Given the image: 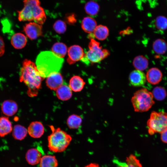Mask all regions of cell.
<instances>
[{"mask_svg":"<svg viewBox=\"0 0 167 167\" xmlns=\"http://www.w3.org/2000/svg\"><path fill=\"white\" fill-rule=\"evenodd\" d=\"M43 78L41 76L35 64L26 59L23 63L20 73V81L24 82L28 88V93L30 96L37 95L41 88Z\"/></svg>","mask_w":167,"mask_h":167,"instance_id":"obj_1","label":"cell"},{"mask_svg":"<svg viewBox=\"0 0 167 167\" xmlns=\"http://www.w3.org/2000/svg\"><path fill=\"white\" fill-rule=\"evenodd\" d=\"M63 58H59L52 51L40 52L36 60V65L41 76L44 79L51 74L59 72L64 62Z\"/></svg>","mask_w":167,"mask_h":167,"instance_id":"obj_2","label":"cell"},{"mask_svg":"<svg viewBox=\"0 0 167 167\" xmlns=\"http://www.w3.org/2000/svg\"><path fill=\"white\" fill-rule=\"evenodd\" d=\"M24 7L18 11L19 21H31L40 24H43L46 19L43 8L40 6L39 0H24Z\"/></svg>","mask_w":167,"mask_h":167,"instance_id":"obj_3","label":"cell"},{"mask_svg":"<svg viewBox=\"0 0 167 167\" xmlns=\"http://www.w3.org/2000/svg\"><path fill=\"white\" fill-rule=\"evenodd\" d=\"M50 127L52 133L48 137L49 149L55 152L64 151L71 141V136L60 128L55 129L52 126Z\"/></svg>","mask_w":167,"mask_h":167,"instance_id":"obj_4","label":"cell"},{"mask_svg":"<svg viewBox=\"0 0 167 167\" xmlns=\"http://www.w3.org/2000/svg\"><path fill=\"white\" fill-rule=\"evenodd\" d=\"M152 92L145 88L136 91L131 98L134 110L142 112L148 111L154 104Z\"/></svg>","mask_w":167,"mask_h":167,"instance_id":"obj_5","label":"cell"},{"mask_svg":"<svg viewBox=\"0 0 167 167\" xmlns=\"http://www.w3.org/2000/svg\"><path fill=\"white\" fill-rule=\"evenodd\" d=\"M89 50L85 53L81 60L84 62L96 63L98 62L108 56L109 51L106 49H102L99 42L91 39L88 45Z\"/></svg>","mask_w":167,"mask_h":167,"instance_id":"obj_6","label":"cell"},{"mask_svg":"<svg viewBox=\"0 0 167 167\" xmlns=\"http://www.w3.org/2000/svg\"><path fill=\"white\" fill-rule=\"evenodd\" d=\"M147 125L150 135L161 133L167 128V113L164 112L153 111L147 121Z\"/></svg>","mask_w":167,"mask_h":167,"instance_id":"obj_7","label":"cell"},{"mask_svg":"<svg viewBox=\"0 0 167 167\" xmlns=\"http://www.w3.org/2000/svg\"><path fill=\"white\" fill-rule=\"evenodd\" d=\"M24 30L27 36L31 40L37 38L42 34L41 25L35 22L26 24L24 27Z\"/></svg>","mask_w":167,"mask_h":167,"instance_id":"obj_8","label":"cell"},{"mask_svg":"<svg viewBox=\"0 0 167 167\" xmlns=\"http://www.w3.org/2000/svg\"><path fill=\"white\" fill-rule=\"evenodd\" d=\"M68 63L72 64L81 60L84 55L82 48L78 45H74L70 46L68 50Z\"/></svg>","mask_w":167,"mask_h":167,"instance_id":"obj_9","label":"cell"},{"mask_svg":"<svg viewBox=\"0 0 167 167\" xmlns=\"http://www.w3.org/2000/svg\"><path fill=\"white\" fill-rule=\"evenodd\" d=\"M146 76L142 71L136 70L132 71L129 76V80L131 84L133 86L141 87L145 84Z\"/></svg>","mask_w":167,"mask_h":167,"instance_id":"obj_10","label":"cell"},{"mask_svg":"<svg viewBox=\"0 0 167 167\" xmlns=\"http://www.w3.org/2000/svg\"><path fill=\"white\" fill-rule=\"evenodd\" d=\"M46 83L47 86L50 89L56 91L63 84V77L59 72L52 73L47 77Z\"/></svg>","mask_w":167,"mask_h":167,"instance_id":"obj_11","label":"cell"},{"mask_svg":"<svg viewBox=\"0 0 167 167\" xmlns=\"http://www.w3.org/2000/svg\"><path fill=\"white\" fill-rule=\"evenodd\" d=\"M28 132L29 135L33 138H38L43 135L44 128L40 122L35 121L32 122L28 127Z\"/></svg>","mask_w":167,"mask_h":167,"instance_id":"obj_12","label":"cell"},{"mask_svg":"<svg viewBox=\"0 0 167 167\" xmlns=\"http://www.w3.org/2000/svg\"><path fill=\"white\" fill-rule=\"evenodd\" d=\"M146 76V79L149 83L155 85L159 84L161 80L162 74L158 68L153 67L148 71Z\"/></svg>","mask_w":167,"mask_h":167,"instance_id":"obj_13","label":"cell"},{"mask_svg":"<svg viewBox=\"0 0 167 167\" xmlns=\"http://www.w3.org/2000/svg\"><path fill=\"white\" fill-rule=\"evenodd\" d=\"M42 154L38 149L31 148L27 151L25 158L27 162L30 165H34L39 163L42 157Z\"/></svg>","mask_w":167,"mask_h":167,"instance_id":"obj_14","label":"cell"},{"mask_svg":"<svg viewBox=\"0 0 167 167\" xmlns=\"http://www.w3.org/2000/svg\"><path fill=\"white\" fill-rule=\"evenodd\" d=\"M18 108L16 103L11 100L4 101L1 106L2 112L7 116H11L14 115L17 112Z\"/></svg>","mask_w":167,"mask_h":167,"instance_id":"obj_15","label":"cell"},{"mask_svg":"<svg viewBox=\"0 0 167 167\" xmlns=\"http://www.w3.org/2000/svg\"><path fill=\"white\" fill-rule=\"evenodd\" d=\"M12 130V125L9 118L6 116L0 117V137L5 136Z\"/></svg>","mask_w":167,"mask_h":167,"instance_id":"obj_16","label":"cell"},{"mask_svg":"<svg viewBox=\"0 0 167 167\" xmlns=\"http://www.w3.org/2000/svg\"><path fill=\"white\" fill-rule=\"evenodd\" d=\"M27 39L22 33H17L15 34L11 37V43L13 47L16 49H21L26 45Z\"/></svg>","mask_w":167,"mask_h":167,"instance_id":"obj_17","label":"cell"},{"mask_svg":"<svg viewBox=\"0 0 167 167\" xmlns=\"http://www.w3.org/2000/svg\"><path fill=\"white\" fill-rule=\"evenodd\" d=\"M69 86L63 84L56 90L57 97L62 101H66L71 97L72 92Z\"/></svg>","mask_w":167,"mask_h":167,"instance_id":"obj_18","label":"cell"},{"mask_svg":"<svg viewBox=\"0 0 167 167\" xmlns=\"http://www.w3.org/2000/svg\"><path fill=\"white\" fill-rule=\"evenodd\" d=\"M85 84V83L80 77L75 75L70 79L69 86L73 91L79 92L83 89Z\"/></svg>","mask_w":167,"mask_h":167,"instance_id":"obj_19","label":"cell"},{"mask_svg":"<svg viewBox=\"0 0 167 167\" xmlns=\"http://www.w3.org/2000/svg\"><path fill=\"white\" fill-rule=\"evenodd\" d=\"M97 26L96 21L91 17H84L81 23L82 29L85 32L88 33L93 32Z\"/></svg>","mask_w":167,"mask_h":167,"instance_id":"obj_20","label":"cell"},{"mask_svg":"<svg viewBox=\"0 0 167 167\" xmlns=\"http://www.w3.org/2000/svg\"><path fill=\"white\" fill-rule=\"evenodd\" d=\"M58 161L54 156L44 155L39 162L40 167H58Z\"/></svg>","mask_w":167,"mask_h":167,"instance_id":"obj_21","label":"cell"},{"mask_svg":"<svg viewBox=\"0 0 167 167\" xmlns=\"http://www.w3.org/2000/svg\"><path fill=\"white\" fill-rule=\"evenodd\" d=\"M133 64L136 70L142 71L147 68L148 62V59L144 56L139 55L134 58Z\"/></svg>","mask_w":167,"mask_h":167,"instance_id":"obj_22","label":"cell"},{"mask_svg":"<svg viewBox=\"0 0 167 167\" xmlns=\"http://www.w3.org/2000/svg\"><path fill=\"white\" fill-rule=\"evenodd\" d=\"M93 33L96 38L98 40L102 41L106 39L108 36L109 30L106 26L99 25L96 26Z\"/></svg>","mask_w":167,"mask_h":167,"instance_id":"obj_23","label":"cell"},{"mask_svg":"<svg viewBox=\"0 0 167 167\" xmlns=\"http://www.w3.org/2000/svg\"><path fill=\"white\" fill-rule=\"evenodd\" d=\"M28 130L24 126L17 125L14 126L12 130V136L16 140H22L26 136Z\"/></svg>","mask_w":167,"mask_h":167,"instance_id":"obj_24","label":"cell"},{"mask_svg":"<svg viewBox=\"0 0 167 167\" xmlns=\"http://www.w3.org/2000/svg\"><path fill=\"white\" fill-rule=\"evenodd\" d=\"M52 52L57 57L63 58L67 52L66 46L61 42L55 43L51 49Z\"/></svg>","mask_w":167,"mask_h":167,"instance_id":"obj_25","label":"cell"},{"mask_svg":"<svg viewBox=\"0 0 167 167\" xmlns=\"http://www.w3.org/2000/svg\"><path fill=\"white\" fill-rule=\"evenodd\" d=\"M152 47L156 53L162 54L165 53L167 50V44L164 40L158 39L153 42Z\"/></svg>","mask_w":167,"mask_h":167,"instance_id":"obj_26","label":"cell"},{"mask_svg":"<svg viewBox=\"0 0 167 167\" xmlns=\"http://www.w3.org/2000/svg\"><path fill=\"white\" fill-rule=\"evenodd\" d=\"M119 165V167H142L139 160L133 154H131L126 157L125 163Z\"/></svg>","mask_w":167,"mask_h":167,"instance_id":"obj_27","label":"cell"},{"mask_svg":"<svg viewBox=\"0 0 167 167\" xmlns=\"http://www.w3.org/2000/svg\"><path fill=\"white\" fill-rule=\"evenodd\" d=\"M84 9L87 14L91 16H94L96 15L98 13L100 6L96 2L91 0L86 3Z\"/></svg>","mask_w":167,"mask_h":167,"instance_id":"obj_28","label":"cell"},{"mask_svg":"<svg viewBox=\"0 0 167 167\" xmlns=\"http://www.w3.org/2000/svg\"><path fill=\"white\" fill-rule=\"evenodd\" d=\"M82 121V118L80 116L76 114H72L68 118L67 123L70 128L76 129L80 127Z\"/></svg>","mask_w":167,"mask_h":167,"instance_id":"obj_29","label":"cell"},{"mask_svg":"<svg viewBox=\"0 0 167 167\" xmlns=\"http://www.w3.org/2000/svg\"><path fill=\"white\" fill-rule=\"evenodd\" d=\"M152 93L153 97L157 100H164L167 96V93L165 89L161 87H156L153 89Z\"/></svg>","mask_w":167,"mask_h":167,"instance_id":"obj_30","label":"cell"},{"mask_svg":"<svg viewBox=\"0 0 167 167\" xmlns=\"http://www.w3.org/2000/svg\"><path fill=\"white\" fill-rule=\"evenodd\" d=\"M155 25L160 30L164 31L167 28V18L163 16H157L155 20Z\"/></svg>","mask_w":167,"mask_h":167,"instance_id":"obj_31","label":"cell"},{"mask_svg":"<svg viewBox=\"0 0 167 167\" xmlns=\"http://www.w3.org/2000/svg\"><path fill=\"white\" fill-rule=\"evenodd\" d=\"M53 28L58 33L62 34L64 33L66 28L65 23L63 21L58 20L56 21L53 25Z\"/></svg>","mask_w":167,"mask_h":167,"instance_id":"obj_32","label":"cell"},{"mask_svg":"<svg viewBox=\"0 0 167 167\" xmlns=\"http://www.w3.org/2000/svg\"><path fill=\"white\" fill-rule=\"evenodd\" d=\"M161 139L164 143H167V128L161 133Z\"/></svg>","mask_w":167,"mask_h":167,"instance_id":"obj_33","label":"cell"},{"mask_svg":"<svg viewBox=\"0 0 167 167\" xmlns=\"http://www.w3.org/2000/svg\"><path fill=\"white\" fill-rule=\"evenodd\" d=\"M5 52V44L2 38L0 36V57L2 56Z\"/></svg>","mask_w":167,"mask_h":167,"instance_id":"obj_34","label":"cell"},{"mask_svg":"<svg viewBox=\"0 0 167 167\" xmlns=\"http://www.w3.org/2000/svg\"><path fill=\"white\" fill-rule=\"evenodd\" d=\"M84 167H101L99 165L96 163H91L86 165Z\"/></svg>","mask_w":167,"mask_h":167,"instance_id":"obj_35","label":"cell"}]
</instances>
